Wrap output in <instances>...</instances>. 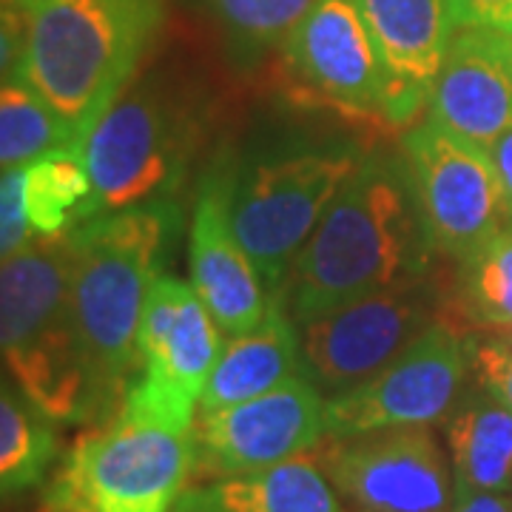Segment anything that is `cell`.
Returning <instances> with one entry per match:
<instances>
[{
  "mask_svg": "<svg viewBox=\"0 0 512 512\" xmlns=\"http://www.w3.org/2000/svg\"><path fill=\"white\" fill-rule=\"evenodd\" d=\"M430 254L404 163H359L282 285L296 325L419 276Z\"/></svg>",
  "mask_w": 512,
  "mask_h": 512,
  "instance_id": "cell-1",
  "label": "cell"
},
{
  "mask_svg": "<svg viewBox=\"0 0 512 512\" xmlns=\"http://www.w3.org/2000/svg\"><path fill=\"white\" fill-rule=\"evenodd\" d=\"M0 359L55 424L114 410L74 325L69 234L37 237L0 262Z\"/></svg>",
  "mask_w": 512,
  "mask_h": 512,
  "instance_id": "cell-2",
  "label": "cell"
},
{
  "mask_svg": "<svg viewBox=\"0 0 512 512\" xmlns=\"http://www.w3.org/2000/svg\"><path fill=\"white\" fill-rule=\"evenodd\" d=\"M15 77L74 128L77 146L126 92L163 26L160 0H29Z\"/></svg>",
  "mask_w": 512,
  "mask_h": 512,
  "instance_id": "cell-3",
  "label": "cell"
},
{
  "mask_svg": "<svg viewBox=\"0 0 512 512\" xmlns=\"http://www.w3.org/2000/svg\"><path fill=\"white\" fill-rule=\"evenodd\" d=\"M177 217L171 202H146L69 231L74 325L117 410L140 370L143 311Z\"/></svg>",
  "mask_w": 512,
  "mask_h": 512,
  "instance_id": "cell-4",
  "label": "cell"
},
{
  "mask_svg": "<svg viewBox=\"0 0 512 512\" xmlns=\"http://www.w3.org/2000/svg\"><path fill=\"white\" fill-rule=\"evenodd\" d=\"M191 430L117 416L74 441L49 501L66 512H171L194 476Z\"/></svg>",
  "mask_w": 512,
  "mask_h": 512,
  "instance_id": "cell-5",
  "label": "cell"
},
{
  "mask_svg": "<svg viewBox=\"0 0 512 512\" xmlns=\"http://www.w3.org/2000/svg\"><path fill=\"white\" fill-rule=\"evenodd\" d=\"M356 165L348 154H293L225 180L231 228L271 291H282L296 256Z\"/></svg>",
  "mask_w": 512,
  "mask_h": 512,
  "instance_id": "cell-6",
  "label": "cell"
},
{
  "mask_svg": "<svg viewBox=\"0 0 512 512\" xmlns=\"http://www.w3.org/2000/svg\"><path fill=\"white\" fill-rule=\"evenodd\" d=\"M194 123L148 86H128L80 140L100 211L174 194L194 154Z\"/></svg>",
  "mask_w": 512,
  "mask_h": 512,
  "instance_id": "cell-7",
  "label": "cell"
},
{
  "mask_svg": "<svg viewBox=\"0 0 512 512\" xmlns=\"http://www.w3.org/2000/svg\"><path fill=\"white\" fill-rule=\"evenodd\" d=\"M220 353V325L194 285L160 274L148 291L140 325V376L128 387L120 413L191 430Z\"/></svg>",
  "mask_w": 512,
  "mask_h": 512,
  "instance_id": "cell-8",
  "label": "cell"
},
{
  "mask_svg": "<svg viewBox=\"0 0 512 512\" xmlns=\"http://www.w3.org/2000/svg\"><path fill=\"white\" fill-rule=\"evenodd\" d=\"M402 154L430 254L461 262L512 220L487 151L424 120L404 134Z\"/></svg>",
  "mask_w": 512,
  "mask_h": 512,
  "instance_id": "cell-9",
  "label": "cell"
},
{
  "mask_svg": "<svg viewBox=\"0 0 512 512\" xmlns=\"http://www.w3.org/2000/svg\"><path fill=\"white\" fill-rule=\"evenodd\" d=\"M439 322L436 299L419 276L359 296L299 328L305 376L330 396L373 379Z\"/></svg>",
  "mask_w": 512,
  "mask_h": 512,
  "instance_id": "cell-10",
  "label": "cell"
},
{
  "mask_svg": "<svg viewBox=\"0 0 512 512\" xmlns=\"http://www.w3.org/2000/svg\"><path fill=\"white\" fill-rule=\"evenodd\" d=\"M473 345L439 319L373 379L325 402L330 439H353L390 427H419L450 416L473 367Z\"/></svg>",
  "mask_w": 512,
  "mask_h": 512,
  "instance_id": "cell-11",
  "label": "cell"
},
{
  "mask_svg": "<svg viewBox=\"0 0 512 512\" xmlns=\"http://www.w3.org/2000/svg\"><path fill=\"white\" fill-rule=\"evenodd\" d=\"M282 83L299 106L382 120V69L353 0H316L282 40Z\"/></svg>",
  "mask_w": 512,
  "mask_h": 512,
  "instance_id": "cell-12",
  "label": "cell"
},
{
  "mask_svg": "<svg viewBox=\"0 0 512 512\" xmlns=\"http://www.w3.org/2000/svg\"><path fill=\"white\" fill-rule=\"evenodd\" d=\"M194 476H245L305 456L328 436L325 402L308 376H296L248 402L197 410Z\"/></svg>",
  "mask_w": 512,
  "mask_h": 512,
  "instance_id": "cell-13",
  "label": "cell"
},
{
  "mask_svg": "<svg viewBox=\"0 0 512 512\" xmlns=\"http://www.w3.org/2000/svg\"><path fill=\"white\" fill-rule=\"evenodd\" d=\"M348 512H450L453 490L430 427H390L316 450Z\"/></svg>",
  "mask_w": 512,
  "mask_h": 512,
  "instance_id": "cell-14",
  "label": "cell"
},
{
  "mask_svg": "<svg viewBox=\"0 0 512 512\" xmlns=\"http://www.w3.org/2000/svg\"><path fill=\"white\" fill-rule=\"evenodd\" d=\"M382 69L387 126H410L430 106L456 35L447 0H353Z\"/></svg>",
  "mask_w": 512,
  "mask_h": 512,
  "instance_id": "cell-15",
  "label": "cell"
},
{
  "mask_svg": "<svg viewBox=\"0 0 512 512\" xmlns=\"http://www.w3.org/2000/svg\"><path fill=\"white\" fill-rule=\"evenodd\" d=\"M427 120L481 151L512 131V32L473 26L453 35Z\"/></svg>",
  "mask_w": 512,
  "mask_h": 512,
  "instance_id": "cell-16",
  "label": "cell"
},
{
  "mask_svg": "<svg viewBox=\"0 0 512 512\" xmlns=\"http://www.w3.org/2000/svg\"><path fill=\"white\" fill-rule=\"evenodd\" d=\"M191 285L228 336L256 328L268 311V285L231 228L225 180L208 177L191 220Z\"/></svg>",
  "mask_w": 512,
  "mask_h": 512,
  "instance_id": "cell-17",
  "label": "cell"
},
{
  "mask_svg": "<svg viewBox=\"0 0 512 512\" xmlns=\"http://www.w3.org/2000/svg\"><path fill=\"white\" fill-rule=\"evenodd\" d=\"M296 376H305L296 322L282 302H274L256 328L231 336V342L222 348L197 410H220L248 402Z\"/></svg>",
  "mask_w": 512,
  "mask_h": 512,
  "instance_id": "cell-18",
  "label": "cell"
},
{
  "mask_svg": "<svg viewBox=\"0 0 512 512\" xmlns=\"http://www.w3.org/2000/svg\"><path fill=\"white\" fill-rule=\"evenodd\" d=\"M171 512H342V507L319 461L296 456L259 473L191 487Z\"/></svg>",
  "mask_w": 512,
  "mask_h": 512,
  "instance_id": "cell-19",
  "label": "cell"
},
{
  "mask_svg": "<svg viewBox=\"0 0 512 512\" xmlns=\"http://www.w3.org/2000/svg\"><path fill=\"white\" fill-rule=\"evenodd\" d=\"M456 493L512 490V410L490 393L470 396L447 416Z\"/></svg>",
  "mask_w": 512,
  "mask_h": 512,
  "instance_id": "cell-20",
  "label": "cell"
},
{
  "mask_svg": "<svg viewBox=\"0 0 512 512\" xmlns=\"http://www.w3.org/2000/svg\"><path fill=\"white\" fill-rule=\"evenodd\" d=\"M23 205L37 237L69 234L103 214L77 148H57L23 165Z\"/></svg>",
  "mask_w": 512,
  "mask_h": 512,
  "instance_id": "cell-21",
  "label": "cell"
},
{
  "mask_svg": "<svg viewBox=\"0 0 512 512\" xmlns=\"http://www.w3.org/2000/svg\"><path fill=\"white\" fill-rule=\"evenodd\" d=\"M35 404L0 382V501L43 481L57 456V433Z\"/></svg>",
  "mask_w": 512,
  "mask_h": 512,
  "instance_id": "cell-22",
  "label": "cell"
},
{
  "mask_svg": "<svg viewBox=\"0 0 512 512\" xmlns=\"http://www.w3.org/2000/svg\"><path fill=\"white\" fill-rule=\"evenodd\" d=\"M57 148H77L74 128L29 83H0V171L23 168Z\"/></svg>",
  "mask_w": 512,
  "mask_h": 512,
  "instance_id": "cell-23",
  "label": "cell"
},
{
  "mask_svg": "<svg viewBox=\"0 0 512 512\" xmlns=\"http://www.w3.org/2000/svg\"><path fill=\"white\" fill-rule=\"evenodd\" d=\"M458 302L481 328L495 333L512 325V220L461 259Z\"/></svg>",
  "mask_w": 512,
  "mask_h": 512,
  "instance_id": "cell-24",
  "label": "cell"
},
{
  "mask_svg": "<svg viewBox=\"0 0 512 512\" xmlns=\"http://www.w3.org/2000/svg\"><path fill=\"white\" fill-rule=\"evenodd\" d=\"M228 32L251 46L285 40L316 0H211Z\"/></svg>",
  "mask_w": 512,
  "mask_h": 512,
  "instance_id": "cell-25",
  "label": "cell"
},
{
  "mask_svg": "<svg viewBox=\"0 0 512 512\" xmlns=\"http://www.w3.org/2000/svg\"><path fill=\"white\" fill-rule=\"evenodd\" d=\"M32 234L23 205V168L0 171V262L29 245Z\"/></svg>",
  "mask_w": 512,
  "mask_h": 512,
  "instance_id": "cell-26",
  "label": "cell"
},
{
  "mask_svg": "<svg viewBox=\"0 0 512 512\" xmlns=\"http://www.w3.org/2000/svg\"><path fill=\"white\" fill-rule=\"evenodd\" d=\"M473 370L481 387L512 410V348L501 342L473 345Z\"/></svg>",
  "mask_w": 512,
  "mask_h": 512,
  "instance_id": "cell-27",
  "label": "cell"
},
{
  "mask_svg": "<svg viewBox=\"0 0 512 512\" xmlns=\"http://www.w3.org/2000/svg\"><path fill=\"white\" fill-rule=\"evenodd\" d=\"M456 29H507L512 32V0H447Z\"/></svg>",
  "mask_w": 512,
  "mask_h": 512,
  "instance_id": "cell-28",
  "label": "cell"
},
{
  "mask_svg": "<svg viewBox=\"0 0 512 512\" xmlns=\"http://www.w3.org/2000/svg\"><path fill=\"white\" fill-rule=\"evenodd\" d=\"M26 46V12L0 3V77L18 72Z\"/></svg>",
  "mask_w": 512,
  "mask_h": 512,
  "instance_id": "cell-29",
  "label": "cell"
},
{
  "mask_svg": "<svg viewBox=\"0 0 512 512\" xmlns=\"http://www.w3.org/2000/svg\"><path fill=\"white\" fill-rule=\"evenodd\" d=\"M490 160L495 165V174H498V183L504 191V202H507V211L512 217V131H507L504 137L495 140V146L487 151Z\"/></svg>",
  "mask_w": 512,
  "mask_h": 512,
  "instance_id": "cell-30",
  "label": "cell"
},
{
  "mask_svg": "<svg viewBox=\"0 0 512 512\" xmlns=\"http://www.w3.org/2000/svg\"><path fill=\"white\" fill-rule=\"evenodd\" d=\"M450 512H512V498L501 493H456Z\"/></svg>",
  "mask_w": 512,
  "mask_h": 512,
  "instance_id": "cell-31",
  "label": "cell"
},
{
  "mask_svg": "<svg viewBox=\"0 0 512 512\" xmlns=\"http://www.w3.org/2000/svg\"><path fill=\"white\" fill-rule=\"evenodd\" d=\"M495 336H498V342H501V345H507V348H512V325H510V328L495 330Z\"/></svg>",
  "mask_w": 512,
  "mask_h": 512,
  "instance_id": "cell-32",
  "label": "cell"
},
{
  "mask_svg": "<svg viewBox=\"0 0 512 512\" xmlns=\"http://www.w3.org/2000/svg\"><path fill=\"white\" fill-rule=\"evenodd\" d=\"M32 512H66V510H60L55 501H49V498H46V501H43V504H40V507H37V510H32Z\"/></svg>",
  "mask_w": 512,
  "mask_h": 512,
  "instance_id": "cell-33",
  "label": "cell"
},
{
  "mask_svg": "<svg viewBox=\"0 0 512 512\" xmlns=\"http://www.w3.org/2000/svg\"><path fill=\"white\" fill-rule=\"evenodd\" d=\"M0 3H9V0H0ZM15 3H18V0H15Z\"/></svg>",
  "mask_w": 512,
  "mask_h": 512,
  "instance_id": "cell-34",
  "label": "cell"
}]
</instances>
